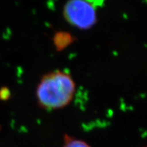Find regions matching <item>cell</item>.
<instances>
[{
	"label": "cell",
	"instance_id": "1",
	"mask_svg": "<svg viewBox=\"0 0 147 147\" xmlns=\"http://www.w3.org/2000/svg\"><path fill=\"white\" fill-rule=\"evenodd\" d=\"M76 84L72 77L65 71L56 70L46 74L36 89L38 105L45 110L61 109L72 101Z\"/></svg>",
	"mask_w": 147,
	"mask_h": 147
},
{
	"label": "cell",
	"instance_id": "2",
	"mask_svg": "<svg viewBox=\"0 0 147 147\" xmlns=\"http://www.w3.org/2000/svg\"><path fill=\"white\" fill-rule=\"evenodd\" d=\"M63 13L67 23L80 29L91 28L97 21L95 5L89 0H68Z\"/></svg>",
	"mask_w": 147,
	"mask_h": 147
},
{
	"label": "cell",
	"instance_id": "3",
	"mask_svg": "<svg viewBox=\"0 0 147 147\" xmlns=\"http://www.w3.org/2000/svg\"><path fill=\"white\" fill-rule=\"evenodd\" d=\"M75 37L69 32H56L53 36V41L54 46L57 51H61L67 48L74 42Z\"/></svg>",
	"mask_w": 147,
	"mask_h": 147
},
{
	"label": "cell",
	"instance_id": "4",
	"mask_svg": "<svg viewBox=\"0 0 147 147\" xmlns=\"http://www.w3.org/2000/svg\"><path fill=\"white\" fill-rule=\"evenodd\" d=\"M62 147H91L90 145L81 140L74 138L72 137L65 136Z\"/></svg>",
	"mask_w": 147,
	"mask_h": 147
}]
</instances>
